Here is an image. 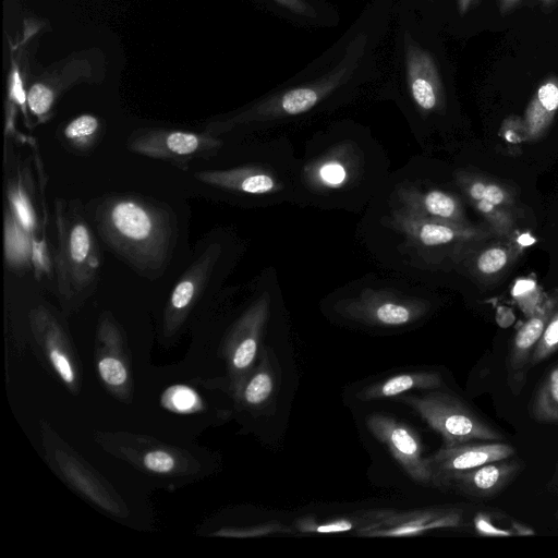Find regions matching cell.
Returning <instances> with one entry per match:
<instances>
[{"label":"cell","mask_w":558,"mask_h":558,"mask_svg":"<svg viewBox=\"0 0 558 558\" xmlns=\"http://www.w3.org/2000/svg\"><path fill=\"white\" fill-rule=\"evenodd\" d=\"M87 213L100 239L138 276L156 280L165 274L179 238L170 206L134 193H110L90 201Z\"/></svg>","instance_id":"obj_1"},{"label":"cell","mask_w":558,"mask_h":558,"mask_svg":"<svg viewBox=\"0 0 558 558\" xmlns=\"http://www.w3.org/2000/svg\"><path fill=\"white\" fill-rule=\"evenodd\" d=\"M56 246L52 269L64 315H71L96 291L101 253L81 201L54 199Z\"/></svg>","instance_id":"obj_2"},{"label":"cell","mask_w":558,"mask_h":558,"mask_svg":"<svg viewBox=\"0 0 558 558\" xmlns=\"http://www.w3.org/2000/svg\"><path fill=\"white\" fill-rule=\"evenodd\" d=\"M94 439L104 451L140 473L173 486L201 480L208 472L205 454L158 437L96 430Z\"/></svg>","instance_id":"obj_3"},{"label":"cell","mask_w":558,"mask_h":558,"mask_svg":"<svg viewBox=\"0 0 558 558\" xmlns=\"http://www.w3.org/2000/svg\"><path fill=\"white\" fill-rule=\"evenodd\" d=\"M359 37L344 59L324 76L310 84L298 86L268 97L246 109L209 120L204 130L220 136L235 128L304 113L313 109L335 89L344 84L357 64L364 46Z\"/></svg>","instance_id":"obj_4"},{"label":"cell","mask_w":558,"mask_h":558,"mask_svg":"<svg viewBox=\"0 0 558 558\" xmlns=\"http://www.w3.org/2000/svg\"><path fill=\"white\" fill-rule=\"evenodd\" d=\"M44 457L54 474L80 497L114 518L130 510L114 487L76 452L46 421H40Z\"/></svg>","instance_id":"obj_5"},{"label":"cell","mask_w":558,"mask_h":558,"mask_svg":"<svg viewBox=\"0 0 558 558\" xmlns=\"http://www.w3.org/2000/svg\"><path fill=\"white\" fill-rule=\"evenodd\" d=\"M223 252L219 240L204 239L199 243L166 301L161 318V332L166 339L178 336L209 298L217 283Z\"/></svg>","instance_id":"obj_6"},{"label":"cell","mask_w":558,"mask_h":558,"mask_svg":"<svg viewBox=\"0 0 558 558\" xmlns=\"http://www.w3.org/2000/svg\"><path fill=\"white\" fill-rule=\"evenodd\" d=\"M398 401L411 407L437 432L445 447L504 438L497 429L484 422L453 395L433 391L422 397L401 396Z\"/></svg>","instance_id":"obj_7"},{"label":"cell","mask_w":558,"mask_h":558,"mask_svg":"<svg viewBox=\"0 0 558 558\" xmlns=\"http://www.w3.org/2000/svg\"><path fill=\"white\" fill-rule=\"evenodd\" d=\"M270 307L269 293H263L232 324L222 343L227 376L203 385L216 387L231 393L247 377L256 365L259 344Z\"/></svg>","instance_id":"obj_8"},{"label":"cell","mask_w":558,"mask_h":558,"mask_svg":"<svg viewBox=\"0 0 558 558\" xmlns=\"http://www.w3.org/2000/svg\"><path fill=\"white\" fill-rule=\"evenodd\" d=\"M125 146L133 154L186 169L192 161L215 155L222 146V140L205 130L144 128L132 132Z\"/></svg>","instance_id":"obj_9"},{"label":"cell","mask_w":558,"mask_h":558,"mask_svg":"<svg viewBox=\"0 0 558 558\" xmlns=\"http://www.w3.org/2000/svg\"><path fill=\"white\" fill-rule=\"evenodd\" d=\"M28 324L41 355L72 393L82 388V364L59 314L46 304L29 311Z\"/></svg>","instance_id":"obj_10"},{"label":"cell","mask_w":558,"mask_h":558,"mask_svg":"<svg viewBox=\"0 0 558 558\" xmlns=\"http://www.w3.org/2000/svg\"><path fill=\"white\" fill-rule=\"evenodd\" d=\"M429 304L422 299L385 290L367 289L341 301L337 311L344 317L371 326L399 327L422 318Z\"/></svg>","instance_id":"obj_11"},{"label":"cell","mask_w":558,"mask_h":558,"mask_svg":"<svg viewBox=\"0 0 558 558\" xmlns=\"http://www.w3.org/2000/svg\"><path fill=\"white\" fill-rule=\"evenodd\" d=\"M95 368L106 389L117 399L133 397L131 357L123 330L110 312L99 316L95 338Z\"/></svg>","instance_id":"obj_12"},{"label":"cell","mask_w":558,"mask_h":558,"mask_svg":"<svg viewBox=\"0 0 558 558\" xmlns=\"http://www.w3.org/2000/svg\"><path fill=\"white\" fill-rule=\"evenodd\" d=\"M356 532L368 537H399L418 535L436 529L458 527L463 524L461 510L435 508L414 511L377 509L360 515Z\"/></svg>","instance_id":"obj_13"},{"label":"cell","mask_w":558,"mask_h":558,"mask_svg":"<svg viewBox=\"0 0 558 558\" xmlns=\"http://www.w3.org/2000/svg\"><path fill=\"white\" fill-rule=\"evenodd\" d=\"M94 66L83 53L73 54L36 76L27 87V109L34 125L48 122L63 93L83 82H94Z\"/></svg>","instance_id":"obj_14"},{"label":"cell","mask_w":558,"mask_h":558,"mask_svg":"<svg viewBox=\"0 0 558 558\" xmlns=\"http://www.w3.org/2000/svg\"><path fill=\"white\" fill-rule=\"evenodd\" d=\"M366 425L412 481L433 486L426 458L423 457V445L415 429L384 414L369 415Z\"/></svg>","instance_id":"obj_15"},{"label":"cell","mask_w":558,"mask_h":558,"mask_svg":"<svg viewBox=\"0 0 558 558\" xmlns=\"http://www.w3.org/2000/svg\"><path fill=\"white\" fill-rule=\"evenodd\" d=\"M389 223L413 243L425 247L475 243L493 235L490 229L425 218L401 207L392 213Z\"/></svg>","instance_id":"obj_16"},{"label":"cell","mask_w":558,"mask_h":558,"mask_svg":"<svg viewBox=\"0 0 558 558\" xmlns=\"http://www.w3.org/2000/svg\"><path fill=\"white\" fill-rule=\"evenodd\" d=\"M515 449L499 440L471 441L440 448L426 458L434 487L448 488L450 478L482 464L511 458Z\"/></svg>","instance_id":"obj_17"},{"label":"cell","mask_w":558,"mask_h":558,"mask_svg":"<svg viewBox=\"0 0 558 558\" xmlns=\"http://www.w3.org/2000/svg\"><path fill=\"white\" fill-rule=\"evenodd\" d=\"M407 83L417 108L425 113L445 106V90L433 56L409 35L404 36Z\"/></svg>","instance_id":"obj_18"},{"label":"cell","mask_w":558,"mask_h":558,"mask_svg":"<svg viewBox=\"0 0 558 558\" xmlns=\"http://www.w3.org/2000/svg\"><path fill=\"white\" fill-rule=\"evenodd\" d=\"M557 306L556 299H548L533 311L529 319L517 331L508 363L509 384L513 391H518L524 385L532 353Z\"/></svg>","instance_id":"obj_19"},{"label":"cell","mask_w":558,"mask_h":558,"mask_svg":"<svg viewBox=\"0 0 558 558\" xmlns=\"http://www.w3.org/2000/svg\"><path fill=\"white\" fill-rule=\"evenodd\" d=\"M397 198L401 208L414 215L453 223H470L462 201L450 192L405 185L397 190Z\"/></svg>","instance_id":"obj_20"},{"label":"cell","mask_w":558,"mask_h":558,"mask_svg":"<svg viewBox=\"0 0 558 558\" xmlns=\"http://www.w3.org/2000/svg\"><path fill=\"white\" fill-rule=\"evenodd\" d=\"M520 469L521 462L512 457L492 461L453 475L448 488L454 487L476 498H489L504 489Z\"/></svg>","instance_id":"obj_21"},{"label":"cell","mask_w":558,"mask_h":558,"mask_svg":"<svg viewBox=\"0 0 558 558\" xmlns=\"http://www.w3.org/2000/svg\"><path fill=\"white\" fill-rule=\"evenodd\" d=\"M194 179L213 187L250 195H263L281 189L270 171L258 166L196 171Z\"/></svg>","instance_id":"obj_22"},{"label":"cell","mask_w":558,"mask_h":558,"mask_svg":"<svg viewBox=\"0 0 558 558\" xmlns=\"http://www.w3.org/2000/svg\"><path fill=\"white\" fill-rule=\"evenodd\" d=\"M558 113V76H546L532 95L524 114L523 124L527 142L542 138Z\"/></svg>","instance_id":"obj_23"},{"label":"cell","mask_w":558,"mask_h":558,"mask_svg":"<svg viewBox=\"0 0 558 558\" xmlns=\"http://www.w3.org/2000/svg\"><path fill=\"white\" fill-rule=\"evenodd\" d=\"M277 387L275 369L266 349L259 354V362L244 381L230 393L238 408L247 411L265 409L272 400Z\"/></svg>","instance_id":"obj_24"},{"label":"cell","mask_w":558,"mask_h":558,"mask_svg":"<svg viewBox=\"0 0 558 558\" xmlns=\"http://www.w3.org/2000/svg\"><path fill=\"white\" fill-rule=\"evenodd\" d=\"M442 386V377L437 372L404 373L365 387L357 393V398L363 401H373L395 398L415 389L435 390Z\"/></svg>","instance_id":"obj_25"},{"label":"cell","mask_w":558,"mask_h":558,"mask_svg":"<svg viewBox=\"0 0 558 558\" xmlns=\"http://www.w3.org/2000/svg\"><path fill=\"white\" fill-rule=\"evenodd\" d=\"M456 182L466 199L483 198L512 211L515 207L513 190L497 179L478 172L460 170L456 173Z\"/></svg>","instance_id":"obj_26"},{"label":"cell","mask_w":558,"mask_h":558,"mask_svg":"<svg viewBox=\"0 0 558 558\" xmlns=\"http://www.w3.org/2000/svg\"><path fill=\"white\" fill-rule=\"evenodd\" d=\"M160 408L174 418H205L209 403L205 396L189 384H172L159 396Z\"/></svg>","instance_id":"obj_27"},{"label":"cell","mask_w":558,"mask_h":558,"mask_svg":"<svg viewBox=\"0 0 558 558\" xmlns=\"http://www.w3.org/2000/svg\"><path fill=\"white\" fill-rule=\"evenodd\" d=\"M105 129V123L98 116L82 113L68 121L58 137L66 149L87 154L99 144Z\"/></svg>","instance_id":"obj_28"},{"label":"cell","mask_w":558,"mask_h":558,"mask_svg":"<svg viewBox=\"0 0 558 558\" xmlns=\"http://www.w3.org/2000/svg\"><path fill=\"white\" fill-rule=\"evenodd\" d=\"M520 247L513 244L495 243L478 251L472 259V270L483 281H495L514 264Z\"/></svg>","instance_id":"obj_29"},{"label":"cell","mask_w":558,"mask_h":558,"mask_svg":"<svg viewBox=\"0 0 558 558\" xmlns=\"http://www.w3.org/2000/svg\"><path fill=\"white\" fill-rule=\"evenodd\" d=\"M4 255L11 267H24L32 264V240L27 231L4 207Z\"/></svg>","instance_id":"obj_30"},{"label":"cell","mask_w":558,"mask_h":558,"mask_svg":"<svg viewBox=\"0 0 558 558\" xmlns=\"http://www.w3.org/2000/svg\"><path fill=\"white\" fill-rule=\"evenodd\" d=\"M533 417L538 422L558 423V365L546 376L532 405Z\"/></svg>","instance_id":"obj_31"},{"label":"cell","mask_w":558,"mask_h":558,"mask_svg":"<svg viewBox=\"0 0 558 558\" xmlns=\"http://www.w3.org/2000/svg\"><path fill=\"white\" fill-rule=\"evenodd\" d=\"M475 211L487 222L494 234L508 238L515 231V217L512 210L502 208L483 198L468 199Z\"/></svg>","instance_id":"obj_32"},{"label":"cell","mask_w":558,"mask_h":558,"mask_svg":"<svg viewBox=\"0 0 558 558\" xmlns=\"http://www.w3.org/2000/svg\"><path fill=\"white\" fill-rule=\"evenodd\" d=\"M312 178L320 186L337 189L342 186L349 178V169L345 162L337 157H326L315 163L312 169Z\"/></svg>","instance_id":"obj_33"},{"label":"cell","mask_w":558,"mask_h":558,"mask_svg":"<svg viewBox=\"0 0 558 558\" xmlns=\"http://www.w3.org/2000/svg\"><path fill=\"white\" fill-rule=\"evenodd\" d=\"M558 350V306L550 316L533 353L530 367L536 366Z\"/></svg>","instance_id":"obj_34"},{"label":"cell","mask_w":558,"mask_h":558,"mask_svg":"<svg viewBox=\"0 0 558 558\" xmlns=\"http://www.w3.org/2000/svg\"><path fill=\"white\" fill-rule=\"evenodd\" d=\"M361 523L360 515L348 519L340 518L326 522L318 523L311 517L301 518L295 526L299 531L304 533H342L352 530H357Z\"/></svg>","instance_id":"obj_35"},{"label":"cell","mask_w":558,"mask_h":558,"mask_svg":"<svg viewBox=\"0 0 558 558\" xmlns=\"http://www.w3.org/2000/svg\"><path fill=\"white\" fill-rule=\"evenodd\" d=\"M286 526L278 523H266L260 525H254L250 527H231L222 526L210 531L211 536H223V537H251L259 536L272 532L286 531Z\"/></svg>","instance_id":"obj_36"},{"label":"cell","mask_w":558,"mask_h":558,"mask_svg":"<svg viewBox=\"0 0 558 558\" xmlns=\"http://www.w3.org/2000/svg\"><path fill=\"white\" fill-rule=\"evenodd\" d=\"M501 134L508 143L520 144L522 141H526L522 118L518 116L507 118L502 123Z\"/></svg>","instance_id":"obj_37"},{"label":"cell","mask_w":558,"mask_h":558,"mask_svg":"<svg viewBox=\"0 0 558 558\" xmlns=\"http://www.w3.org/2000/svg\"><path fill=\"white\" fill-rule=\"evenodd\" d=\"M279 5L288 9L289 11L303 15L313 16L315 14L312 7H310L304 0H272Z\"/></svg>","instance_id":"obj_38"},{"label":"cell","mask_w":558,"mask_h":558,"mask_svg":"<svg viewBox=\"0 0 558 558\" xmlns=\"http://www.w3.org/2000/svg\"><path fill=\"white\" fill-rule=\"evenodd\" d=\"M521 0H497L499 11L507 14L518 7Z\"/></svg>","instance_id":"obj_39"},{"label":"cell","mask_w":558,"mask_h":558,"mask_svg":"<svg viewBox=\"0 0 558 558\" xmlns=\"http://www.w3.org/2000/svg\"><path fill=\"white\" fill-rule=\"evenodd\" d=\"M475 0H458V11L460 15H464L466 12L470 11Z\"/></svg>","instance_id":"obj_40"},{"label":"cell","mask_w":558,"mask_h":558,"mask_svg":"<svg viewBox=\"0 0 558 558\" xmlns=\"http://www.w3.org/2000/svg\"><path fill=\"white\" fill-rule=\"evenodd\" d=\"M542 7L550 9L553 8L558 0H537Z\"/></svg>","instance_id":"obj_41"},{"label":"cell","mask_w":558,"mask_h":558,"mask_svg":"<svg viewBox=\"0 0 558 558\" xmlns=\"http://www.w3.org/2000/svg\"><path fill=\"white\" fill-rule=\"evenodd\" d=\"M558 517V515H557Z\"/></svg>","instance_id":"obj_42"}]
</instances>
